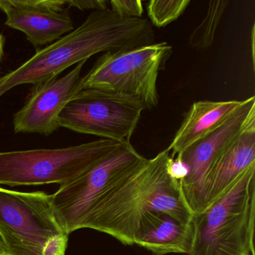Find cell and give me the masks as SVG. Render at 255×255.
Instances as JSON below:
<instances>
[{"label":"cell","instance_id":"20","mask_svg":"<svg viewBox=\"0 0 255 255\" xmlns=\"http://www.w3.org/2000/svg\"><path fill=\"white\" fill-rule=\"evenodd\" d=\"M6 248H5V243L2 240V236L0 234V255H6Z\"/></svg>","mask_w":255,"mask_h":255},{"label":"cell","instance_id":"7","mask_svg":"<svg viewBox=\"0 0 255 255\" xmlns=\"http://www.w3.org/2000/svg\"><path fill=\"white\" fill-rule=\"evenodd\" d=\"M166 42L101 56L83 76V89H92L139 98L146 109L159 104L156 82L172 54Z\"/></svg>","mask_w":255,"mask_h":255},{"label":"cell","instance_id":"16","mask_svg":"<svg viewBox=\"0 0 255 255\" xmlns=\"http://www.w3.org/2000/svg\"><path fill=\"white\" fill-rule=\"evenodd\" d=\"M190 2V0H151L147 4V14L153 26L164 27L177 20Z\"/></svg>","mask_w":255,"mask_h":255},{"label":"cell","instance_id":"5","mask_svg":"<svg viewBox=\"0 0 255 255\" xmlns=\"http://www.w3.org/2000/svg\"><path fill=\"white\" fill-rule=\"evenodd\" d=\"M123 143L101 139L63 148L0 152V184L9 186L68 183Z\"/></svg>","mask_w":255,"mask_h":255},{"label":"cell","instance_id":"19","mask_svg":"<svg viewBox=\"0 0 255 255\" xmlns=\"http://www.w3.org/2000/svg\"><path fill=\"white\" fill-rule=\"evenodd\" d=\"M4 45H5V37L2 34L0 33V68H1V63L3 58Z\"/></svg>","mask_w":255,"mask_h":255},{"label":"cell","instance_id":"3","mask_svg":"<svg viewBox=\"0 0 255 255\" xmlns=\"http://www.w3.org/2000/svg\"><path fill=\"white\" fill-rule=\"evenodd\" d=\"M255 165L213 205L194 215L188 255H255Z\"/></svg>","mask_w":255,"mask_h":255},{"label":"cell","instance_id":"4","mask_svg":"<svg viewBox=\"0 0 255 255\" xmlns=\"http://www.w3.org/2000/svg\"><path fill=\"white\" fill-rule=\"evenodd\" d=\"M0 234L6 255H65L68 237L46 192L0 187Z\"/></svg>","mask_w":255,"mask_h":255},{"label":"cell","instance_id":"13","mask_svg":"<svg viewBox=\"0 0 255 255\" xmlns=\"http://www.w3.org/2000/svg\"><path fill=\"white\" fill-rule=\"evenodd\" d=\"M192 241V224L184 225L156 212H148L141 217L134 237V245L147 249L154 255H189Z\"/></svg>","mask_w":255,"mask_h":255},{"label":"cell","instance_id":"18","mask_svg":"<svg viewBox=\"0 0 255 255\" xmlns=\"http://www.w3.org/2000/svg\"><path fill=\"white\" fill-rule=\"evenodd\" d=\"M67 5L69 7L78 8L80 10H94V11H101L107 9V2L104 0H89V1H82V0H71L66 1Z\"/></svg>","mask_w":255,"mask_h":255},{"label":"cell","instance_id":"9","mask_svg":"<svg viewBox=\"0 0 255 255\" xmlns=\"http://www.w3.org/2000/svg\"><path fill=\"white\" fill-rule=\"evenodd\" d=\"M255 118V97L243 101L241 107L219 128L177 155L188 168L179 181L182 195L193 214L205 209L204 180L213 161L232 142L251 119Z\"/></svg>","mask_w":255,"mask_h":255},{"label":"cell","instance_id":"8","mask_svg":"<svg viewBox=\"0 0 255 255\" xmlns=\"http://www.w3.org/2000/svg\"><path fill=\"white\" fill-rule=\"evenodd\" d=\"M139 98L98 89H83L64 108L60 128L119 143L130 142L141 113Z\"/></svg>","mask_w":255,"mask_h":255},{"label":"cell","instance_id":"12","mask_svg":"<svg viewBox=\"0 0 255 255\" xmlns=\"http://www.w3.org/2000/svg\"><path fill=\"white\" fill-rule=\"evenodd\" d=\"M255 165V118L213 161L204 180L205 209L225 195L241 174Z\"/></svg>","mask_w":255,"mask_h":255},{"label":"cell","instance_id":"1","mask_svg":"<svg viewBox=\"0 0 255 255\" xmlns=\"http://www.w3.org/2000/svg\"><path fill=\"white\" fill-rule=\"evenodd\" d=\"M154 39V31L147 19L120 17L110 8L93 11L77 29L38 49L23 65L0 77V98L16 86H36L56 78L94 55L150 45Z\"/></svg>","mask_w":255,"mask_h":255},{"label":"cell","instance_id":"17","mask_svg":"<svg viewBox=\"0 0 255 255\" xmlns=\"http://www.w3.org/2000/svg\"><path fill=\"white\" fill-rule=\"evenodd\" d=\"M110 5L112 11L122 17L141 18L144 12L140 0H112Z\"/></svg>","mask_w":255,"mask_h":255},{"label":"cell","instance_id":"10","mask_svg":"<svg viewBox=\"0 0 255 255\" xmlns=\"http://www.w3.org/2000/svg\"><path fill=\"white\" fill-rule=\"evenodd\" d=\"M83 61L63 77L34 86L23 107L14 114L15 133H38L49 136L60 127L59 118L67 104L83 90Z\"/></svg>","mask_w":255,"mask_h":255},{"label":"cell","instance_id":"2","mask_svg":"<svg viewBox=\"0 0 255 255\" xmlns=\"http://www.w3.org/2000/svg\"><path fill=\"white\" fill-rule=\"evenodd\" d=\"M168 149L129 174L88 216L83 228L109 234L126 246L134 245L141 217L148 212L163 213L184 225L194 214L186 204L180 184L170 177Z\"/></svg>","mask_w":255,"mask_h":255},{"label":"cell","instance_id":"15","mask_svg":"<svg viewBox=\"0 0 255 255\" xmlns=\"http://www.w3.org/2000/svg\"><path fill=\"white\" fill-rule=\"evenodd\" d=\"M229 3L228 0H218L209 2L205 17L192 31L189 37V43L191 47L198 50H204L213 44L219 23Z\"/></svg>","mask_w":255,"mask_h":255},{"label":"cell","instance_id":"14","mask_svg":"<svg viewBox=\"0 0 255 255\" xmlns=\"http://www.w3.org/2000/svg\"><path fill=\"white\" fill-rule=\"evenodd\" d=\"M243 104V101H200L193 103L168 146L171 156L186 150L219 129Z\"/></svg>","mask_w":255,"mask_h":255},{"label":"cell","instance_id":"6","mask_svg":"<svg viewBox=\"0 0 255 255\" xmlns=\"http://www.w3.org/2000/svg\"><path fill=\"white\" fill-rule=\"evenodd\" d=\"M147 159L130 142L123 143L51 195L60 225L68 234L83 228L97 205Z\"/></svg>","mask_w":255,"mask_h":255},{"label":"cell","instance_id":"11","mask_svg":"<svg viewBox=\"0 0 255 255\" xmlns=\"http://www.w3.org/2000/svg\"><path fill=\"white\" fill-rule=\"evenodd\" d=\"M0 10L6 16L5 26L23 32L37 50L74 29L66 1L0 0Z\"/></svg>","mask_w":255,"mask_h":255}]
</instances>
